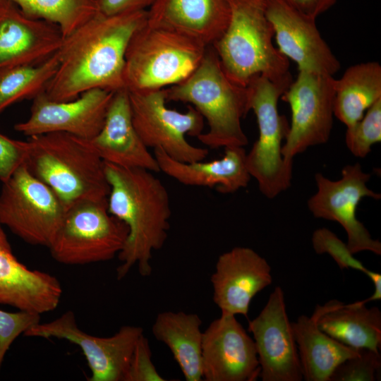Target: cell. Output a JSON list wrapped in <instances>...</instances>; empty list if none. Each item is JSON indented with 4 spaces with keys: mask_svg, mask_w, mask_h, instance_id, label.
<instances>
[{
    "mask_svg": "<svg viewBox=\"0 0 381 381\" xmlns=\"http://www.w3.org/2000/svg\"><path fill=\"white\" fill-rule=\"evenodd\" d=\"M134 127L147 147L162 149L182 162L204 160L208 150L190 144L186 135L198 137L204 118L193 106L180 112L167 106L165 90H128Z\"/></svg>",
    "mask_w": 381,
    "mask_h": 381,
    "instance_id": "cell-10",
    "label": "cell"
},
{
    "mask_svg": "<svg viewBox=\"0 0 381 381\" xmlns=\"http://www.w3.org/2000/svg\"><path fill=\"white\" fill-rule=\"evenodd\" d=\"M26 141L24 164L66 210L81 201L107 199L104 162L85 139L56 132L30 136Z\"/></svg>",
    "mask_w": 381,
    "mask_h": 381,
    "instance_id": "cell-3",
    "label": "cell"
},
{
    "mask_svg": "<svg viewBox=\"0 0 381 381\" xmlns=\"http://www.w3.org/2000/svg\"><path fill=\"white\" fill-rule=\"evenodd\" d=\"M113 94L97 88L72 100L56 102L42 93L32 99L29 117L14 128L28 137L61 132L90 140L102 128Z\"/></svg>",
    "mask_w": 381,
    "mask_h": 381,
    "instance_id": "cell-15",
    "label": "cell"
},
{
    "mask_svg": "<svg viewBox=\"0 0 381 381\" xmlns=\"http://www.w3.org/2000/svg\"><path fill=\"white\" fill-rule=\"evenodd\" d=\"M222 158L210 161L182 162L170 157L162 149H154L159 171L188 186L215 187L222 193H232L246 188L251 179L243 147H224Z\"/></svg>",
    "mask_w": 381,
    "mask_h": 381,
    "instance_id": "cell-22",
    "label": "cell"
},
{
    "mask_svg": "<svg viewBox=\"0 0 381 381\" xmlns=\"http://www.w3.org/2000/svg\"><path fill=\"white\" fill-rule=\"evenodd\" d=\"M381 141V99L375 102L363 118L346 129V145L357 157L363 158L371 147Z\"/></svg>",
    "mask_w": 381,
    "mask_h": 381,
    "instance_id": "cell-30",
    "label": "cell"
},
{
    "mask_svg": "<svg viewBox=\"0 0 381 381\" xmlns=\"http://www.w3.org/2000/svg\"><path fill=\"white\" fill-rule=\"evenodd\" d=\"M152 361L148 340L143 334L135 346L123 381H164Z\"/></svg>",
    "mask_w": 381,
    "mask_h": 381,
    "instance_id": "cell-34",
    "label": "cell"
},
{
    "mask_svg": "<svg viewBox=\"0 0 381 381\" xmlns=\"http://www.w3.org/2000/svg\"><path fill=\"white\" fill-rule=\"evenodd\" d=\"M380 368V352L361 348L356 355L337 366L329 381H375L378 379Z\"/></svg>",
    "mask_w": 381,
    "mask_h": 381,
    "instance_id": "cell-31",
    "label": "cell"
},
{
    "mask_svg": "<svg viewBox=\"0 0 381 381\" xmlns=\"http://www.w3.org/2000/svg\"><path fill=\"white\" fill-rule=\"evenodd\" d=\"M229 23L212 45L227 77L246 87L254 76L272 80L292 76L289 61L273 43L274 29L267 14V0H226Z\"/></svg>",
    "mask_w": 381,
    "mask_h": 381,
    "instance_id": "cell-5",
    "label": "cell"
},
{
    "mask_svg": "<svg viewBox=\"0 0 381 381\" xmlns=\"http://www.w3.org/2000/svg\"><path fill=\"white\" fill-rule=\"evenodd\" d=\"M324 332L339 342L355 348L379 351L381 345V312L357 301H341L323 313L318 320Z\"/></svg>",
    "mask_w": 381,
    "mask_h": 381,
    "instance_id": "cell-27",
    "label": "cell"
},
{
    "mask_svg": "<svg viewBox=\"0 0 381 381\" xmlns=\"http://www.w3.org/2000/svg\"><path fill=\"white\" fill-rule=\"evenodd\" d=\"M157 0H98L99 13L106 16L148 10Z\"/></svg>",
    "mask_w": 381,
    "mask_h": 381,
    "instance_id": "cell-36",
    "label": "cell"
},
{
    "mask_svg": "<svg viewBox=\"0 0 381 381\" xmlns=\"http://www.w3.org/2000/svg\"><path fill=\"white\" fill-rule=\"evenodd\" d=\"M164 90L167 101L188 103L207 121L208 131L197 137L202 144L214 149L248 144L241 126L249 111L246 87L227 77L212 46L190 75Z\"/></svg>",
    "mask_w": 381,
    "mask_h": 381,
    "instance_id": "cell-4",
    "label": "cell"
},
{
    "mask_svg": "<svg viewBox=\"0 0 381 381\" xmlns=\"http://www.w3.org/2000/svg\"><path fill=\"white\" fill-rule=\"evenodd\" d=\"M2 226L0 223V303L40 315L55 310L63 293L60 282L18 261Z\"/></svg>",
    "mask_w": 381,
    "mask_h": 381,
    "instance_id": "cell-21",
    "label": "cell"
},
{
    "mask_svg": "<svg viewBox=\"0 0 381 381\" xmlns=\"http://www.w3.org/2000/svg\"><path fill=\"white\" fill-rule=\"evenodd\" d=\"M293 81L292 76L272 80L258 75L246 86L248 107L255 114L258 140L246 154V164L260 191L267 198L277 197L291 185L293 162L282 154L289 125L278 111V101Z\"/></svg>",
    "mask_w": 381,
    "mask_h": 381,
    "instance_id": "cell-7",
    "label": "cell"
},
{
    "mask_svg": "<svg viewBox=\"0 0 381 381\" xmlns=\"http://www.w3.org/2000/svg\"><path fill=\"white\" fill-rule=\"evenodd\" d=\"M143 334L142 327L126 325L111 337L93 336L80 329L74 313L68 310L52 321L40 322L23 335L65 339L78 346L91 371L88 381H123L136 342Z\"/></svg>",
    "mask_w": 381,
    "mask_h": 381,
    "instance_id": "cell-12",
    "label": "cell"
},
{
    "mask_svg": "<svg viewBox=\"0 0 381 381\" xmlns=\"http://www.w3.org/2000/svg\"><path fill=\"white\" fill-rule=\"evenodd\" d=\"M374 284V293L372 296L362 301H358L360 304H365L370 301L381 299V274L380 273L368 270L365 274Z\"/></svg>",
    "mask_w": 381,
    "mask_h": 381,
    "instance_id": "cell-38",
    "label": "cell"
},
{
    "mask_svg": "<svg viewBox=\"0 0 381 381\" xmlns=\"http://www.w3.org/2000/svg\"><path fill=\"white\" fill-rule=\"evenodd\" d=\"M147 18V10L112 16L98 13L65 36L58 51L59 66L45 95L64 102L92 89L124 88L126 49Z\"/></svg>",
    "mask_w": 381,
    "mask_h": 381,
    "instance_id": "cell-1",
    "label": "cell"
},
{
    "mask_svg": "<svg viewBox=\"0 0 381 381\" xmlns=\"http://www.w3.org/2000/svg\"><path fill=\"white\" fill-rule=\"evenodd\" d=\"M339 301L332 300L323 306L318 304L310 317L303 315L291 322L303 379L306 381H329L337 365L358 353L359 349L339 342L318 327L319 318Z\"/></svg>",
    "mask_w": 381,
    "mask_h": 381,
    "instance_id": "cell-24",
    "label": "cell"
},
{
    "mask_svg": "<svg viewBox=\"0 0 381 381\" xmlns=\"http://www.w3.org/2000/svg\"><path fill=\"white\" fill-rule=\"evenodd\" d=\"M334 116L350 128L381 99V66L368 61L349 66L334 82Z\"/></svg>",
    "mask_w": 381,
    "mask_h": 381,
    "instance_id": "cell-26",
    "label": "cell"
},
{
    "mask_svg": "<svg viewBox=\"0 0 381 381\" xmlns=\"http://www.w3.org/2000/svg\"><path fill=\"white\" fill-rule=\"evenodd\" d=\"M104 171L109 185L108 211L128 228L117 255L121 264L116 278L123 279L135 265L142 277H148L152 272V254L163 247L168 237L171 215L169 192L155 172L147 169L104 162Z\"/></svg>",
    "mask_w": 381,
    "mask_h": 381,
    "instance_id": "cell-2",
    "label": "cell"
},
{
    "mask_svg": "<svg viewBox=\"0 0 381 381\" xmlns=\"http://www.w3.org/2000/svg\"><path fill=\"white\" fill-rule=\"evenodd\" d=\"M202 320L195 313H159L152 327L155 339L171 352L186 381H201Z\"/></svg>",
    "mask_w": 381,
    "mask_h": 381,
    "instance_id": "cell-25",
    "label": "cell"
},
{
    "mask_svg": "<svg viewBox=\"0 0 381 381\" xmlns=\"http://www.w3.org/2000/svg\"><path fill=\"white\" fill-rule=\"evenodd\" d=\"M85 140L104 162L159 171L155 155L134 127L128 90L125 87L114 92L102 128L93 138Z\"/></svg>",
    "mask_w": 381,
    "mask_h": 381,
    "instance_id": "cell-20",
    "label": "cell"
},
{
    "mask_svg": "<svg viewBox=\"0 0 381 381\" xmlns=\"http://www.w3.org/2000/svg\"><path fill=\"white\" fill-rule=\"evenodd\" d=\"M266 14L279 51L297 64L298 71L333 75L340 69L339 61L319 32L316 18L284 0H267Z\"/></svg>",
    "mask_w": 381,
    "mask_h": 381,
    "instance_id": "cell-17",
    "label": "cell"
},
{
    "mask_svg": "<svg viewBox=\"0 0 381 381\" xmlns=\"http://www.w3.org/2000/svg\"><path fill=\"white\" fill-rule=\"evenodd\" d=\"M229 19L226 0H157L147 21L181 32L205 46L224 33Z\"/></svg>",
    "mask_w": 381,
    "mask_h": 381,
    "instance_id": "cell-23",
    "label": "cell"
},
{
    "mask_svg": "<svg viewBox=\"0 0 381 381\" xmlns=\"http://www.w3.org/2000/svg\"><path fill=\"white\" fill-rule=\"evenodd\" d=\"M303 13L316 18L332 7L338 0H284Z\"/></svg>",
    "mask_w": 381,
    "mask_h": 381,
    "instance_id": "cell-37",
    "label": "cell"
},
{
    "mask_svg": "<svg viewBox=\"0 0 381 381\" xmlns=\"http://www.w3.org/2000/svg\"><path fill=\"white\" fill-rule=\"evenodd\" d=\"M128 228L108 211L107 199L70 207L48 247L56 262L84 265L112 260L121 252Z\"/></svg>",
    "mask_w": 381,
    "mask_h": 381,
    "instance_id": "cell-8",
    "label": "cell"
},
{
    "mask_svg": "<svg viewBox=\"0 0 381 381\" xmlns=\"http://www.w3.org/2000/svg\"><path fill=\"white\" fill-rule=\"evenodd\" d=\"M260 374L253 339L236 315L221 314L202 332V380L255 381Z\"/></svg>",
    "mask_w": 381,
    "mask_h": 381,
    "instance_id": "cell-16",
    "label": "cell"
},
{
    "mask_svg": "<svg viewBox=\"0 0 381 381\" xmlns=\"http://www.w3.org/2000/svg\"><path fill=\"white\" fill-rule=\"evenodd\" d=\"M272 282L271 267L248 247H234L221 254L211 276L213 301L224 315L248 317L254 296Z\"/></svg>",
    "mask_w": 381,
    "mask_h": 381,
    "instance_id": "cell-18",
    "label": "cell"
},
{
    "mask_svg": "<svg viewBox=\"0 0 381 381\" xmlns=\"http://www.w3.org/2000/svg\"><path fill=\"white\" fill-rule=\"evenodd\" d=\"M27 141L12 139L0 132V181H6L24 164Z\"/></svg>",
    "mask_w": 381,
    "mask_h": 381,
    "instance_id": "cell-35",
    "label": "cell"
},
{
    "mask_svg": "<svg viewBox=\"0 0 381 381\" xmlns=\"http://www.w3.org/2000/svg\"><path fill=\"white\" fill-rule=\"evenodd\" d=\"M262 381H301L302 370L284 294L274 288L259 315L248 321Z\"/></svg>",
    "mask_w": 381,
    "mask_h": 381,
    "instance_id": "cell-14",
    "label": "cell"
},
{
    "mask_svg": "<svg viewBox=\"0 0 381 381\" xmlns=\"http://www.w3.org/2000/svg\"><path fill=\"white\" fill-rule=\"evenodd\" d=\"M312 243L317 254H329L341 270L351 268L365 274L369 270L353 257L347 244L328 229L315 230L313 234Z\"/></svg>",
    "mask_w": 381,
    "mask_h": 381,
    "instance_id": "cell-32",
    "label": "cell"
},
{
    "mask_svg": "<svg viewBox=\"0 0 381 381\" xmlns=\"http://www.w3.org/2000/svg\"><path fill=\"white\" fill-rule=\"evenodd\" d=\"M28 16L55 23L64 37L87 22L98 11V0H9Z\"/></svg>",
    "mask_w": 381,
    "mask_h": 381,
    "instance_id": "cell-29",
    "label": "cell"
},
{
    "mask_svg": "<svg viewBox=\"0 0 381 381\" xmlns=\"http://www.w3.org/2000/svg\"><path fill=\"white\" fill-rule=\"evenodd\" d=\"M370 174L363 171L360 164L345 166L341 178L332 181L320 173L315 175L318 190L308 201L313 216L340 224L347 234V246L354 255L368 250L381 255V243L373 239L368 229L356 217L360 201L366 197L380 199V193L366 183Z\"/></svg>",
    "mask_w": 381,
    "mask_h": 381,
    "instance_id": "cell-13",
    "label": "cell"
},
{
    "mask_svg": "<svg viewBox=\"0 0 381 381\" xmlns=\"http://www.w3.org/2000/svg\"><path fill=\"white\" fill-rule=\"evenodd\" d=\"M67 210L55 193L23 164L0 191V223L25 242L49 246Z\"/></svg>",
    "mask_w": 381,
    "mask_h": 381,
    "instance_id": "cell-9",
    "label": "cell"
},
{
    "mask_svg": "<svg viewBox=\"0 0 381 381\" xmlns=\"http://www.w3.org/2000/svg\"><path fill=\"white\" fill-rule=\"evenodd\" d=\"M40 315L25 310L9 313L0 310V370L12 343L19 335L39 323Z\"/></svg>",
    "mask_w": 381,
    "mask_h": 381,
    "instance_id": "cell-33",
    "label": "cell"
},
{
    "mask_svg": "<svg viewBox=\"0 0 381 381\" xmlns=\"http://www.w3.org/2000/svg\"><path fill=\"white\" fill-rule=\"evenodd\" d=\"M58 66L57 52L38 64L0 68V114L15 103L45 92Z\"/></svg>",
    "mask_w": 381,
    "mask_h": 381,
    "instance_id": "cell-28",
    "label": "cell"
},
{
    "mask_svg": "<svg viewBox=\"0 0 381 381\" xmlns=\"http://www.w3.org/2000/svg\"><path fill=\"white\" fill-rule=\"evenodd\" d=\"M63 33L55 23L26 16L9 0H0V68L35 65L56 54Z\"/></svg>",
    "mask_w": 381,
    "mask_h": 381,
    "instance_id": "cell-19",
    "label": "cell"
},
{
    "mask_svg": "<svg viewBox=\"0 0 381 381\" xmlns=\"http://www.w3.org/2000/svg\"><path fill=\"white\" fill-rule=\"evenodd\" d=\"M334 78L333 75L299 71L281 99L289 104L291 123L282 154L293 162L308 147L326 143L333 126Z\"/></svg>",
    "mask_w": 381,
    "mask_h": 381,
    "instance_id": "cell-11",
    "label": "cell"
},
{
    "mask_svg": "<svg viewBox=\"0 0 381 381\" xmlns=\"http://www.w3.org/2000/svg\"><path fill=\"white\" fill-rule=\"evenodd\" d=\"M207 48L181 32L146 20L133 35L126 49L125 87L149 90L179 83L198 66Z\"/></svg>",
    "mask_w": 381,
    "mask_h": 381,
    "instance_id": "cell-6",
    "label": "cell"
}]
</instances>
